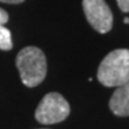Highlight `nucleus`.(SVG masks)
Returning <instances> with one entry per match:
<instances>
[{
    "label": "nucleus",
    "instance_id": "4",
    "mask_svg": "<svg viewBox=\"0 0 129 129\" xmlns=\"http://www.w3.org/2000/svg\"><path fill=\"white\" fill-rule=\"evenodd\" d=\"M83 11L90 25L99 33H108L112 29L113 16L104 0H83Z\"/></svg>",
    "mask_w": 129,
    "mask_h": 129
},
{
    "label": "nucleus",
    "instance_id": "2",
    "mask_svg": "<svg viewBox=\"0 0 129 129\" xmlns=\"http://www.w3.org/2000/svg\"><path fill=\"white\" fill-rule=\"evenodd\" d=\"M16 66L20 73L21 82L26 87H36L46 77V57L36 46L24 48L16 58Z\"/></svg>",
    "mask_w": 129,
    "mask_h": 129
},
{
    "label": "nucleus",
    "instance_id": "1",
    "mask_svg": "<svg viewBox=\"0 0 129 129\" xmlns=\"http://www.w3.org/2000/svg\"><path fill=\"white\" fill-rule=\"evenodd\" d=\"M98 79L105 87H119L129 82V49H117L104 57Z\"/></svg>",
    "mask_w": 129,
    "mask_h": 129
},
{
    "label": "nucleus",
    "instance_id": "7",
    "mask_svg": "<svg viewBox=\"0 0 129 129\" xmlns=\"http://www.w3.org/2000/svg\"><path fill=\"white\" fill-rule=\"evenodd\" d=\"M117 5L122 12L128 13L129 12V0H117Z\"/></svg>",
    "mask_w": 129,
    "mask_h": 129
},
{
    "label": "nucleus",
    "instance_id": "10",
    "mask_svg": "<svg viewBox=\"0 0 129 129\" xmlns=\"http://www.w3.org/2000/svg\"><path fill=\"white\" fill-rule=\"evenodd\" d=\"M124 22H125V24H129V17H125V19H124Z\"/></svg>",
    "mask_w": 129,
    "mask_h": 129
},
{
    "label": "nucleus",
    "instance_id": "5",
    "mask_svg": "<svg viewBox=\"0 0 129 129\" xmlns=\"http://www.w3.org/2000/svg\"><path fill=\"white\" fill-rule=\"evenodd\" d=\"M109 108L116 116H129V82L119 86L112 93Z\"/></svg>",
    "mask_w": 129,
    "mask_h": 129
},
{
    "label": "nucleus",
    "instance_id": "3",
    "mask_svg": "<svg viewBox=\"0 0 129 129\" xmlns=\"http://www.w3.org/2000/svg\"><path fill=\"white\" fill-rule=\"evenodd\" d=\"M70 115V104L61 93L50 92L45 95L36 109V120L41 124L50 125L61 122Z\"/></svg>",
    "mask_w": 129,
    "mask_h": 129
},
{
    "label": "nucleus",
    "instance_id": "8",
    "mask_svg": "<svg viewBox=\"0 0 129 129\" xmlns=\"http://www.w3.org/2000/svg\"><path fill=\"white\" fill-rule=\"evenodd\" d=\"M7 21H8V13L5 12L4 9H2V8H0V24H2V25H4Z\"/></svg>",
    "mask_w": 129,
    "mask_h": 129
},
{
    "label": "nucleus",
    "instance_id": "9",
    "mask_svg": "<svg viewBox=\"0 0 129 129\" xmlns=\"http://www.w3.org/2000/svg\"><path fill=\"white\" fill-rule=\"evenodd\" d=\"M2 3H8V4H20L25 0H0Z\"/></svg>",
    "mask_w": 129,
    "mask_h": 129
},
{
    "label": "nucleus",
    "instance_id": "6",
    "mask_svg": "<svg viewBox=\"0 0 129 129\" xmlns=\"http://www.w3.org/2000/svg\"><path fill=\"white\" fill-rule=\"evenodd\" d=\"M0 49L2 50L12 49V36H11V32L2 24H0Z\"/></svg>",
    "mask_w": 129,
    "mask_h": 129
}]
</instances>
